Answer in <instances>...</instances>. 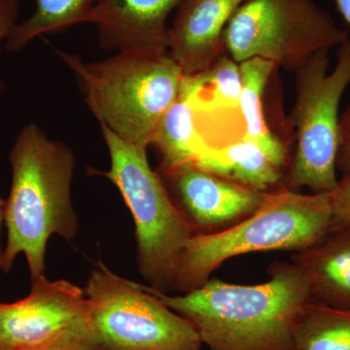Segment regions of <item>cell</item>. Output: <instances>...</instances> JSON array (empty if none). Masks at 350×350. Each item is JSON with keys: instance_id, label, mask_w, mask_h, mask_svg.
<instances>
[{"instance_id": "1", "label": "cell", "mask_w": 350, "mask_h": 350, "mask_svg": "<svg viewBox=\"0 0 350 350\" xmlns=\"http://www.w3.org/2000/svg\"><path fill=\"white\" fill-rule=\"evenodd\" d=\"M145 289L188 320L211 350H295L294 329L312 300L304 273L292 262H275L269 280L255 285L211 280L170 295Z\"/></svg>"}, {"instance_id": "2", "label": "cell", "mask_w": 350, "mask_h": 350, "mask_svg": "<svg viewBox=\"0 0 350 350\" xmlns=\"http://www.w3.org/2000/svg\"><path fill=\"white\" fill-rule=\"evenodd\" d=\"M9 163L10 194L5 200L7 245L4 273L24 253L31 278L44 275L51 237L70 241L79 229L71 199L75 155L64 142L51 139L40 126L25 125L16 137Z\"/></svg>"}, {"instance_id": "3", "label": "cell", "mask_w": 350, "mask_h": 350, "mask_svg": "<svg viewBox=\"0 0 350 350\" xmlns=\"http://www.w3.org/2000/svg\"><path fill=\"white\" fill-rule=\"evenodd\" d=\"M332 229L330 193L304 195L282 187L259 211L223 231L194 234L172 265L162 292L187 293L231 258L265 251H301Z\"/></svg>"}, {"instance_id": "4", "label": "cell", "mask_w": 350, "mask_h": 350, "mask_svg": "<svg viewBox=\"0 0 350 350\" xmlns=\"http://www.w3.org/2000/svg\"><path fill=\"white\" fill-rule=\"evenodd\" d=\"M56 53L81 83L98 124L147 150L159 122L180 94L184 75L169 51L133 48L94 63Z\"/></svg>"}, {"instance_id": "5", "label": "cell", "mask_w": 350, "mask_h": 350, "mask_svg": "<svg viewBox=\"0 0 350 350\" xmlns=\"http://www.w3.org/2000/svg\"><path fill=\"white\" fill-rule=\"evenodd\" d=\"M329 51H320L295 71L289 123L296 131V151L283 182L290 190L330 193L338 185V110L350 84V38L338 46L331 71Z\"/></svg>"}, {"instance_id": "6", "label": "cell", "mask_w": 350, "mask_h": 350, "mask_svg": "<svg viewBox=\"0 0 350 350\" xmlns=\"http://www.w3.org/2000/svg\"><path fill=\"white\" fill-rule=\"evenodd\" d=\"M100 126L110 167L98 174L118 188L133 215L140 275L162 291L172 265L195 232L161 175L151 169L147 150L122 139L107 126Z\"/></svg>"}, {"instance_id": "7", "label": "cell", "mask_w": 350, "mask_h": 350, "mask_svg": "<svg viewBox=\"0 0 350 350\" xmlns=\"http://www.w3.org/2000/svg\"><path fill=\"white\" fill-rule=\"evenodd\" d=\"M349 39V31L314 0H247L223 34L226 52L237 63L261 57L291 72Z\"/></svg>"}, {"instance_id": "8", "label": "cell", "mask_w": 350, "mask_h": 350, "mask_svg": "<svg viewBox=\"0 0 350 350\" xmlns=\"http://www.w3.org/2000/svg\"><path fill=\"white\" fill-rule=\"evenodd\" d=\"M90 328L105 350H200L194 326L144 285L98 264L84 288Z\"/></svg>"}, {"instance_id": "9", "label": "cell", "mask_w": 350, "mask_h": 350, "mask_svg": "<svg viewBox=\"0 0 350 350\" xmlns=\"http://www.w3.org/2000/svg\"><path fill=\"white\" fill-rule=\"evenodd\" d=\"M89 324L84 289L66 280L32 278L22 300L0 303V350H29Z\"/></svg>"}, {"instance_id": "10", "label": "cell", "mask_w": 350, "mask_h": 350, "mask_svg": "<svg viewBox=\"0 0 350 350\" xmlns=\"http://www.w3.org/2000/svg\"><path fill=\"white\" fill-rule=\"evenodd\" d=\"M159 174L195 234H213L238 224L259 211L268 194L243 187L196 165Z\"/></svg>"}, {"instance_id": "11", "label": "cell", "mask_w": 350, "mask_h": 350, "mask_svg": "<svg viewBox=\"0 0 350 350\" xmlns=\"http://www.w3.org/2000/svg\"><path fill=\"white\" fill-rule=\"evenodd\" d=\"M247 0H183L170 27L169 51L185 76L206 71L226 52L223 34Z\"/></svg>"}, {"instance_id": "12", "label": "cell", "mask_w": 350, "mask_h": 350, "mask_svg": "<svg viewBox=\"0 0 350 350\" xmlns=\"http://www.w3.org/2000/svg\"><path fill=\"white\" fill-rule=\"evenodd\" d=\"M183 0H98L92 24L96 25L100 47L169 48V15Z\"/></svg>"}, {"instance_id": "13", "label": "cell", "mask_w": 350, "mask_h": 350, "mask_svg": "<svg viewBox=\"0 0 350 350\" xmlns=\"http://www.w3.org/2000/svg\"><path fill=\"white\" fill-rule=\"evenodd\" d=\"M292 261L305 275L312 300L350 310V228H332Z\"/></svg>"}, {"instance_id": "14", "label": "cell", "mask_w": 350, "mask_h": 350, "mask_svg": "<svg viewBox=\"0 0 350 350\" xmlns=\"http://www.w3.org/2000/svg\"><path fill=\"white\" fill-rule=\"evenodd\" d=\"M196 165L243 187L262 193L282 187L286 176L284 167L278 165L259 145L246 138L209 151Z\"/></svg>"}, {"instance_id": "15", "label": "cell", "mask_w": 350, "mask_h": 350, "mask_svg": "<svg viewBox=\"0 0 350 350\" xmlns=\"http://www.w3.org/2000/svg\"><path fill=\"white\" fill-rule=\"evenodd\" d=\"M241 91L239 64L225 52L206 71L184 75L179 96L190 103L198 117L214 119L217 114L241 113Z\"/></svg>"}, {"instance_id": "16", "label": "cell", "mask_w": 350, "mask_h": 350, "mask_svg": "<svg viewBox=\"0 0 350 350\" xmlns=\"http://www.w3.org/2000/svg\"><path fill=\"white\" fill-rule=\"evenodd\" d=\"M239 68L243 79L239 112L243 121V138L259 145L278 165L285 169L288 161L286 145L269 128L264 108L267 87L278 68L267 59L252 57L241 62Z\"/></svg>"}, {"instance_id": "17", "label": "cell", "mask_w": 350, "mask_h": 350, "mask_svg": "<svg viewBox=\"0 0 350 350\" xmlns=\"http://www.w3.org/2000/svg\"><path fill=\"white\" fill-rule=\"evenodd\" d=\"M151 145L160 154L158 172L196 165L211 150L198 130L194 109L180 96L159 122Z\"/></svg>"}, {"instance_id": "18", "label": "cell", "mask_w": 350, "mask_h": 350, "mask_svg": "<svg viewBox=\"0 0 350 350\" xmlns=\"http://www.w3.org/2000/svg\"><path fill=\"white\" fill-rule=\"evenodd\" d=\"M36 9L29 19L18 23L7 39L5 48L18 52L44 34L66 31L73 25L92 23L98 0H36Z\"/></svg>"}, {"instance_id": "19", "label": "cell", "mask_w": 350, "mask_h": 350, "mask_svg": "<svg viewBox=\"0 0 350 350\" xmlns=\"http://www.w3.org/2000/svg\"><path fill=\"white\" fill-rule=\"evenodd\" d=\"M295 350H350V310L312 300L294 329Z\"/></svg>"}, {"instance_id": "20", "label": "cell", "mask_w": 350, "mask_h": 350, "mask_svg": "<svg viewBox=\"0 0 350 350\" xmlns=\"http://www.w3.org/2000/svg\"><path fill=\"white\" fill-rule=\"evenodd\" d=\"M29 350H105L94 337L90 324L71 329L40 347Z\"/></svg>"}, {"instance_id": "21", "label": "cell", "mask_w": 350, "mask_h": 350, "mask_svg": "<svg viewBox=\"0 0 350 350\" xmlns=\"http://www.w3.org/2000/svg\"><path fill=\"white\" fill-rule=\"evenodd\" d=\"M332 228H350V174L338 179L330 192Z\"/></svg>"}, {"instance_id": "22", "label": "cell", "mask_w": 350, "mask_h": 350, "mask_svg": "<svg viewBox=\"0 0 350 350\" xmlns=\"http://www.w3.org/2000/svg\"><path fill=\"white\" fill-rule=\"evenodd\" d=\"M336 167L344 174H350V100L345 111L340 115Z\"/></svg>"}, {"instance_id": "23", "label": "cell", "mask_w": 350, "mask_h": 350, "mask_svg": "<svg viewBox=\"0 0 350 350\" xmlns=\"http://www.w3.org/2000/svg\"><path fill=\"white\" fill-rule=\"evenodd\" d=\"M19 14L20 0H0V49L18 25ZM5 90V84L0 79V96Z\"/></svg>"}, {"instance_id": "24", "label": "cell", "mask_w": 350, "mask_h": 350, "mask_svg": "<svg viewBox=\"0 0 350 350\" xmlns=\"http://www.w3.org/2000/svg\"><path fill=\"white\" fill-rule=\"evenodd\" d=\"M338 11L350 27V0H334Z\"/></svg>"}, {"instance_id": "25", "label": "cell", "mask_w": 350, "mask_h": 350, "mask_svg": "<svg viewBox=\"0 0 350 350\" xmlns=\"http://www.w3.org/2000/svg\"><path fill=\"white\" fill-rule=\"evenodd\" d=\"M4 216H5V200L0 197V236H1L2 223L4 222ZM4 264V251L1 250L0 245V269H3Z\"/></svg>"}]
</instances>
